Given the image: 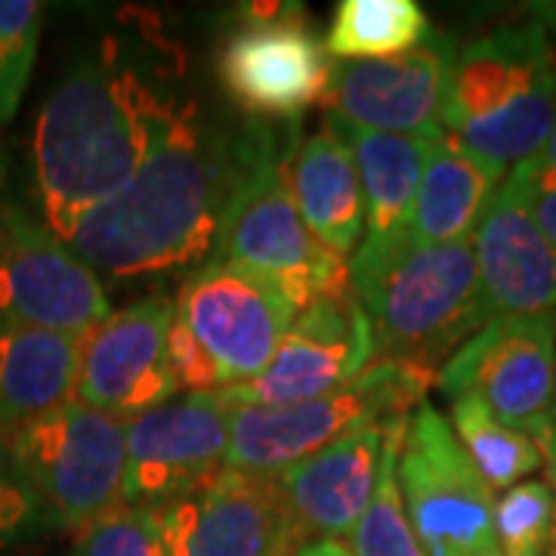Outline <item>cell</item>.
Returning a JSON list of instances; mask_svg holds the SVG:
<instances>
[{
	"label": "cell",
	"mask_w": 556,
	"mask_h": 556,
	"mask_svg": "<svg viewBox=\"0 0 556 556\" xmlns=\"http://www.w3.org/2000/svg\"><path fill=\"white\" fill-rule=\"evenodd\" d=\"M155 514L167 556H294L303 547L276 479L232 467Z\"/></svg>",
	"instance_id": "obj_16"
},
{
	"label": "cell",
	"mask_w": 556,
	"mask_h": 556,
	"mask_svg": "<svg viewBox=\"0 0 556 556\" xmlns=\"http://www.w3.org/2000/svg\"><path fill=\"white\" fill-rule=\"evenodd\" d=\"M112 316L102 278L40 214L0 201V331L40 328L87 338Z\"/></svg>",
	"instance_id": "obj_9"
},
{
	"label": "cell",
	"mask_w": 556,
	"mask_h": 556,
	"mask_svg": "<svg viewBox=\"0 0 556 556\" xmlns=\"http://www.w3.org/2000/svg\"><path fill=\"white\" fill-rule=\"evenodd\" d=\"M43 532H50L47 519L0 437V554Z\"/></svg>",
	"instance_id": "obj_30"
},
{
	"label": "cell",
	"mask_w": 556,
	"mask_h": 556,
	"mask_svg": "<svg viewBox=\"0 0 556 556\" xmlns=\"http://www.w3.org/2000/svg\"><path fill=\"white\" fill-rule=\"evenodd\" d=\"M399 495L427 556H497L495 497L448 417L417 405L396 457Z\"/></svg>",
	"instance_id": "obj_8"
},
{
	"label": "cell",
	"mask_w": 556,
	"mask_h": 556,
	"mask_svg": "<svg viewBox=\"0 0 556 556\" xmlns=\"http://www.w3.org/2000/svg\"><path fill=\"white\" fill-rule=\"evenodd\" d=\"M356 161L362 195H365V232L356 254L350 257V285L375 273L387 260L412 244V214H415L420 170L430 152V139L378 134L356 124L325 115Z\"/></svg>",
	"instance_id": "obj_20"
},
{
	"label": "cell",
	"mask_w": 556,
	"mask_h": 556,
	"mask_svg": "<svg viewBox=\"0 0 556 556\" xmlns=\"http://www.w3.org/2000/svg\"><path fill=\"white\" fill-rule=\"evenodd\" d=\"M294 142L281 146L276 130L260 124L257 146L223 214L211 260L276 281L303 309L318 294L350 285V260L331 254L298 214L285 177Z\"/></svg>",
	"instance_id": "obj_6"
},
{
	"label": "cell",
	"mask_w": 556,
	"mask_h": 556,
	"mask_svg": "<svg viewBox=\"0 0 556 556\" xmlns=\"http://www.w3.org/2000/svg\"><path fill=\"white\" fill-rule=\"evenodd\" d=\"M535 164L544 170V174L556 177V115H554V127H551V137H547V142H544V152L538 155Z\"/></svg>",
	"instance_id": "obj_36"
},
{
	"label": "cell",
	"mask_w": 556,
	"mask_h": 556,
	"mask_svg": "<svg viewBox=\"0 0 556 556\" xmlns=\"http://www.w3.org/2000/svg\"><path fill=\"white\" fill-rule=\"evenodd\" d=\"M529 13H532V20L547 31V38H551V43H554L556 50V0H551V3H532Z\"/></svg>",
	"instance_id": "obj_35"
},
{
	"label": "cell",
	"mask_w": 556,
	"mask_h": 556,
	"mask_svg": "<svg viewBox=\"0 0 556 556\" xmlns=\"http://www.w3.org/2000/svg\"><path fill=\"white\" fill-rule=\"evenodd\" d=\"M257 137L260 124H204L189 102L137 174L78 219L68 248L115 281L167 276L211 257Z\"/></svg>",
	"instance_id": "obj_1"
},
{
	"label": "cell",
	"mask_w": 556,
	"mask_h": 556,
	"mask_svg": "<svg viewBox=\"0 0 556 556\" xmlns=\"http://www.w3.org/2000/svg\"><path fill=\"white\" fill-rule=\"evenodd\" d=\"M232 402L186 393L127 420L124 504L161 510L217 479L229 464Z\"/></svg>",
	"instance_id": "obj_12"
},
{
	"label": "cell",
	"mask_w": 556,
	"mask_h": 556,
	"mask_svg": "<svg viewBox=\"0 0 556 556\" xmlns=\"http://www.w3.org/2000/svg\"><path fill=\"white\" fill-rule=\"evenodd\" d=\"M538 448H541V457L547 464V473H551V489H554L556 497V417L551 424H544L541 430L535 433Z\"/></svg>",
	"instance_id": "obj_33"
},
{
	"label": "cell",
	"mask_w": 556,
	"mask_h": 556,
	"mask_svg": "<svg viewBox=\"0 0 556 556\" xmlns=\"http://www.w3.org/2000/svg\"><path fill=\"white\" fill-rule=\"evenodd\" d=\"M7 452L50 532H80L124 504L127 420L72 399L7 433Z\"/></svg>",
	"instance_id": "obj_7"
},
{
	"label": "cell",
	"mask_w": 556,
	"mask_h": 556,
	"mask_svg": "<svg viewBox=\"0 0 556 556\" xmlns=\"http://www.w3.org/2000/svg\"><path fill=\"white\" fill-rule=\"evenodd\" d=\"M437 383L448 399L477 396L501 424L538 433L556 417V318H489L439 368Z\"/></svg>",
	"instance_id": "obj_11"
},
{
	"label": "cell",
	"mask_w": 556,
	"mask_h": 556,
	"mask_svg": "<svg viewBox=\"0 0 556 556\" xmlns=\"http://www.w3.org/2000/svg\"><path fill=\"white\" fill-rule=\"evenodd\" d=\"M167 358H170V371L177 378L179 390H189V393H223V380H219L217 365L201 350V343L182 325V318H177V309H174L170 334H167Z\"/></svg>",
	"instance_id": "obj_31"
},
{
	"label": "cell",
	"mask_w": 556,
	"mask_h": 556,
	"mask_svg": "<svg viewBox=\"0 0 556 556\" xmlns=\"http://www.w3.org/2000/svg\"><path fill=\"white\" fill-rule=\"evenodd\" d=\"M497 179L479 161L460 152L448 137L437 139L427 152L415 214H412V244H457L473 241L479 219L495 195Z\"/></svg>",
	"instance_id": "obj_23"
},
{
	"label": "cell",
	"mask_w": 556,
	"mask_h": 556,
	"mask_svg": "<svg viewBox=\"0 0 556 556\" xmlns=\"http://www.w3.org/2000/svg\"><path fill=\"white\" fill-rule=\"evenodd\" d=\"M430 28L417 0H343L325 50L343 62L383 60L412 50Z\"/></svg>",
	"instance_id": "obj_24"
},
{
	"label": "cell",
	"mask_w": 556,
	"mask_h": 556,
	"mask_svg": "<svg viewBox=\"0 0 556 556\" xmlns=\"http://www.w3.org/2000/svg\"><path fill=\"white\" fill-rule=\"evenodd\" d=\"M375 358L371 328L353 285L313 298L257 378L223 390L232 405H294L358 378Z\"/></svg>",
	"instance_id": "obj_14"
},
{
	"label": "cell",
	"mask_w": 556,
	"mask_h": 556,
	"mask_svg": "<svg viewBox=\"0 0 556 556\" xmlns=\"http://www.w3.org/2000/svg\"><path fill=\"white\" fill-rule=\"evenodd\" d=\"M473 254L492 318L554 313L556 248L538 229L517 170L504 177L479 219Z\"/></svg>",
	"instance_id": "obj_18"
},
{
	"label": "cell",
	"mask_w": 556,
	"mask_h": 556,
	"mask_svg": "<svg viewBox=\"0 0 556 556\" xmlns=\"http://www.w3.org/2000/svg\"><path fill=\"white\" fill-rule=\"evenodd\" d=\"M405 424L396 427L387 439V445H383L380 473L378 482H375V492H371V501H368L365 514L356 522V529L350 532L353 556H427L420 541H417L415 529H412V522H408L402 495H399L396 457Z\"/></svg>",
	"instance_id": "obj_26"
},
{
	"label": "cell",
	"mask_w": 556,
	"mask_h": 556,
	"mask_svg": "<svg viewBox=\"0 0 556 556\" xmlns=\"http://www.w3.org/2000/svg\"><path fill=\"white\" fill-rule=\"evenodd\" d=\"M402 424L405 420L362 427L273 477L300 544L309 538L338 541L356 529L378 482L383 445Z\"/></svg>",
	"instance_id": "obj_19"
},
{
	"label": "cell",
	"mask_w": 556,
	"mask_h": 556,
	"mask_svg": "<svg viewBox=\"0 0 556 556\" xmlns=\"http://www.w3.org/2000/svg\"><path fill=\"white\" fill-rule=\"evenodd\" d=\"M174 309L232 390L273 362L300 303L269 278L207 260L182 281Z\"/></svg>",
	"instance_id": "obj_10"
},
{
	"label": "cell",
	"mask_w": 556,
	"mask_h": 556,
	"mask_svg": "<svg viewBox=\"0 0 556 556\" xmlns=\"http://www.w3.org/2000/svg\"><path fill=\"white\" fill-rule=\"evenodd\" d=\"M514 170H517L519 179H522L526 201H529V211H532V217H535L538 229H541L544 239L556 248V177L544 174L535 161L519 164Z\"/></svg>",
	"instance_id": "obj_32"
},
{
	"label": "cell",
	"mask_w": 556,
	"mask_h": 556,
	"mask_svg": "<svg viewBox=\"0 0 556 556\" xmlns=\"http://www.w3.org/2000/svg\"><path fill=\"white\" fill-rule=\"evenodd\" d=\"M375 356L439 371L492 318L479 285L473 241L405 244L375 273L353 281Z\"/></svg>",
	"instance_id": "obj_4"
},
{
	"label": "cell",
	"mask_w": 556,
	"mask_h": 556,
	"mask_svg": "<svg viewBox=\"0 0 556 556\" xmlns=\"http://www.w3.org/2000/svg\"><path fill=\"white\" fill-rule=\"evenodd\" d=\"M0 182H3V149H0Z\"/></svg>",
	"instance_id": "obj_37"
},
{
	"label": "cell",
	"mask_w": 556,
	"mask_h": 556,
	"mask_svg": "<svg viewBox=\"0 0 556 556\" xmlns=\"http://www.w3.org/2000/svg\"><path fill=\"white\" fill-rule=\"evenodd\" d=\"M448 427L455 430L460 448L473 460L479 477L485 479V485L492 492L495 489H514L544 464L535 439L501 424L485 408V402L477 396L452 399Z\"/></svg>",
	"instance_id": "obj_25"
},
{
	"label": "cell",
	"mask_w": 556,
	"mask_h": 556,
	"mask_svg": "<svg viewBox=\"0 0 556 556\" xmlns=\"http://www.w3.org/2000/svg\"><path fill=\"white\" fill-rule=\"evenodd\" d=\"M285 177L306 229L340 260L353 257L365 232V195L356 161L338 130L325 124L294 142Z\"/></svg>",
	"instance_id": "obj_21"
},
{
	"label": "cell",
	"mask_w": 556,
	"mask_h": 556,
	"mask_svg": "<svg viewBox=\"0 0 556 556\" xmlns=\"http://www.w3.org/2000/svg\"><path fill=\"white\" fill-rule=\"evenodd\" d=\"M294 556H353V551L340 541H306Z\"/></svg>",
	"instance_id": "obj_34"
},
{
	"label": "cell",
	"mask_w": 556,
	"mask_h": 556,
	"mask_svg": "<svg viewBox=\"0 0 556 556\" xmlns=\"http://www.w3.org/2000/svg\"><path fill=\"white\" fill-rule=\"evenodd\" d=\"M251 25L226 40L219 80L241 112L257 118H300L325 100L331 65L328 50L291 7L254 3Z\"/></svg>",
	"instance_id": "obj_15"
},
{
	"label": "cell",
	"mask_w": 556,
	"mask_h": 556,
	"mask_svg": "<svg viewBox=\"0 0 556 556\" xmlns=\"http://www.w3.org/2000/svg\"><path fill=\"white\" fill-rule=\"evenodd\" d=\"M437 378L433 368L375 358L358 378L325 396L294 405H232L226 464L254 477H278L346 433L408 420Z\"/></svg>",
	"instance_id": "obj_5"
},
{
	"label": "cell",
	"mask_w": 556,
	"mask_h": 556,
	"mask_svg": "<svg viewBox=\"0 0 556 556\" xmlns=\"http://www.w3.org/2000/svg\"><path fill=\"white\" fill-rule=\"evenodd\" d=\"M72 556H167L159 514L121 504L75 532Z\"/></svg>",
	"instance_id": "obj_29"
},
{
	"label": "cell",
	"mask_w": 556,
	"mask_h": 556,
	"mask_svg": "<svg viewBox=\"0 0 556 556\" xmlns=\"http://www.w3.org/2000/svg\"><path fill=\"white\" fill-rule=\"evenodd\" d=\"M43 31V3L0 0V127L20 112Z\"/></svg>",
	"instance_id": "obj_28"
},
{
	"label": "cell",
	"mask_w": 556,
	"mask_h": 556,
	"mask_svg": "<svg viewBox=\"0 0 556 556\" xmlns=\"http://www.w3.org/2000/svg\"><path fill=\"white\" fill-rule=\"evenodd\" d=\"M457 47L448 31L430 28L412 50L383 60L334 62L325 112L378 134L437 139Z\"/></svg>",
	"instance_id": "obj_13"
},
{
	"label": "cell",
	"mask_w": 556,
	"mask_h": 556,
	"mask_svg": "<svg viewBox=\"0 0 556 556\" xmlns=\"http://www.w3.org/2000/svg\"><path fill=\"white\" fill-rule=\"evenodd\" d=\"M556 115V50L535 20L470 40L452 65L442 130L504 179L544 152Z\"/></svg>",
	"instance_id": "obj_3"
},
{
	"label": "cell",
	"mask_w": 556,
	"mask_h": 556,
	"mask_svg": "<svg viewBox=\"0 0 556 556\" xmlns=\"http://www.w3.org/2000/svg\"><path fill=\"white\" fill-rule=\"evenodd\" d=\"M186 105L118 40L87 50L35 121L31 174L40 219L68 241L87 211L137 174Z\"/></svg>",
	"instance_id": "obj_2"
},
{
	"label": "cell",
	"mask_w": 556,
	"mask_h": 556,
	"mask_svg": "<svg viewBox=\"0 0 556 556\" xmlns=\"http://www.w3.org/2000/svg\"><path fill=\"white\" fill-rule=\"evenodd\" d=\"M497 551L507 556H556V497L547 482H519L495 501Z\"/></svg>",
	"instance_id": "obj_27"
},
{
	"label": "cell",
	"mask_w": 556,
	"mask_h": 556,
	"mask_svg": "<svg viewBox=\"0 0 556 556\" xmlns=\"http://www.w3.org/2000/svg\"><path fill=\"white\" fill-rule=\"evenodd\" d=\"M80 338L7 328L0 331V437L75 399Z\"/></svg>",
	"instance_id": "obj_22"
},
{
	"label": "cell",
	"mask_w": 556,
	"mask_h": 556,
	"mask_svg": "<svg viewBox=\"0 0 556 556\" xmlns=\"http://www.w3.org/2000/svg\"><path fill=\"white\" fill-rule=\"evenodd\" d=\"M174 325V298L152 294L124 306L80 338L75 399L105 412L130 417L177 399L179 383L167 358Z\"/></svg>",
	"instance_id": "obj_17"
}]
</instances>
